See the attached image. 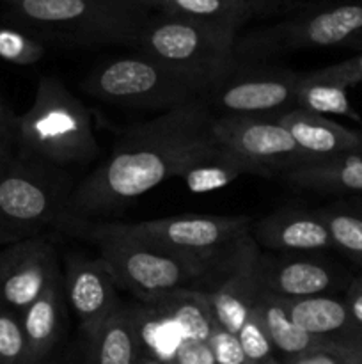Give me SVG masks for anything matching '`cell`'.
I'll return each instance as SVG.
<instances>
[{"label":"cell","instance_id":"cell-14","mask_svg":"<svg viewBox=\"0 0 362 364\" xmlns=\"http://www.w3.org/2000/svg\"><path fill=\"white\" fill-rule=\"evenodd\" d=\"M64 294L85 338L98 331L123 306L116 279L102 258L73 252L62 274Z\"/></svg>","mask_w":362,"mask_h":364},{"label":"cell","instance_id":"cell-19","mask_svg":"<svg viewBox=\"0 0 362 364\" xmlns=\"http://www.w3.org/2000/svg\"><path fill=\"white\" fill-rule=\"evenodd\" d=\"M62 276L20 315L27 341V364H39L59 343L66 318Z\"/></svg>","mask_w":362,"mask_h":364},{"label":"cell","instance_id":"cell-7","mask_svg":"<svg viewBox=\"0 0 362 364\" xmlns=\"http://www.w3.org/2000/svg\"><path fill=\"white\" fill-rule=\"evenodd\" d=\"M236 39L229 32L153 11L133 46L169 70L201 82L209 92L240 66Z\"/></svg>","mask_w":362,"mask_h":364},{"label":"cell","instance_id":"cell-28","mask_svg":"<svg viewBox=\"0 0 362 364\" xmlns=\"http://www.w3.org/2000/svg\"><path fill=\"white\" fill-rule=\"evenodd\" d=\"M45 55L46 46L41 39L20 28L0 25V59L14 66H32Z\"/></svg>","mask_w":362,"mask_h":364},{"label":"cell","instance_id":"cell-26","mask_svg":"<svg viewBox=\"0 0 362 364\" xmlns=\"http://www.w3.org/2000/svg\"><path fill=\"white\" fill-rule=\"evenodd\" d=\"M295 105L297 109L316 114V116L327 117V114H336V116L350 117V119L362 123L361 114L353 109L350 98H348L346 87L329 84V82L311 80V78L304 77V73H300Z\"/></svg>","mask_w":362,"mask_h":364},{"label":"cell","instance_id":"cell-30","mask_svg":"<svg viewBox=\"0 0 362 364\" xmlns=\"http://www.w3.org/2000/svg\"><path fill=\"white\" fill-rule=\"evenodd\" d=\"M236 338L240 341L241 348H243L245 358L248 359L251 364H258L273 358L275 348H273L272 340H270L261 318H259L254 309H252L248 318L243 322V326L238 329Z\"/></svg>","mask_w":362,"mask_h":364},{"label":"cell","instance_id":"cell-39","mask_svg":"<svg viewBox=\"0 0 362 364\" xmlns=\"http://www.w3.org/2000/svg\"><path fill=\"white\" fill-rule=\"evenodd\" d=\"M137 364H165V363L158 361V359L151 358V355H148V354H144V352H142L141 359H138V363H137Z\"/></svg>","mask_w":362,"mask_h":364},{"label":"cell","instance_id":"cell-1","mask_svg":"<svg viewBox=\"0 0 362 364\" xmlns=\"http://www.w3.org/2000/svg\"><path fill=\"white\" fill-rule=\"evenodd\" d=\"M213 117L208 103L197 100L124 132L110 155L73 188L66 217L91 220L110 215L176 178L213 141Z\"/></svg>","mask_w":362,"mask_h":364},{"label":"cell","instance_id":"cell-23","mask_svg":"<svg viewBox=\"0 0 362 364\" xmlns=\"http://www.w3.org/2000/svg\"><path fill=\"white\" fill-rule=\"evenodd\" d=\"M128 308L142 352L165 364H174L183 343V333L176 320L156 301L138 302Z\"/></svg>","mask_w":362,"mask_h":364},{"label":"cell","instance_id":"cell-15","mask_svg":"<svg viewBox=\"0 0 362 364\" xmlns=\"http://www.w3.org/2000/svg\"><path fill=\"white\" fill-rule=\"evenodd\" d=\"M263 288L284 301L334 295L343 287V276L329 262L304 255L261 256Z\"/></svg>","mask_w":362,"mask_h":364},{"label":"cell","instance_id":"cell-20","mask_svg":"<svg viewBox=\"0 0 362 364\" xmlns=\"http://www.w3.org/2000/svg\"><path fill=\"white\" fill-rule=\"evenodd\" d=\"M245 174L265 176L259 167H256L248 160L241 159L236 153L219 146L213 139L208 146L195 153L181 167L176 178L183 181L185 187L192 194H208V192L227 187Z\"/></svg>","mask_w":362,"mask_h":364},{"label":"cell","instance_id":"cell-4","mask_svg":"<svg viewBox=\"0 0 362 364\" xmlns=\"http://www.w3.org/2000/svg\"><path fill=\"white\" fill-rule=\"evenodd\" d=\"M60 224L96 244L117 287L138 302H155L176 290L195 288L212 267L146 242L105 233L91 220L66 217Z\"/></svg>","mask_w":362,"mask_h":364},{"label":"cell","instance_id":"cell-38","mask_svg":"<svg viewBox=\"0 0 362 364\" xmlns=\"http://www.w3.org/2000/svg\"><path fill=\"white\" fill-rule=\"evenodd\" d=\"M119 2L131 4V6H137V7H142V9L153 11V0H119Z\"/></svg>","mask_w":362,"mask_h":364},{"label":"cell","instance_id":"cell-32","mask_svg":"<svg viewBox=\"0 0 362 364\" xmlns=\"http://www.w3.org/2000/svg\"><path fill=\"white\" fill-rule=\"evenodd\" d=\"M283 364H362V347H329L286 358Z\"/></svg>","mask_w":362,"mask_h":364},{"label":"cell","instance_id":"cell-17","mask_svg":"<svg viewBox=\"0 0 362 364\" xmlns=\"http://www.w3.org/2000/svg\"><path fill=\"white\" fill-rule=\"evenodd\" d=\"M279 121L312 162L346 153H362V130H351L329 117L302 109L283 114Z\"/></svg>","mask_w":362,"mask_h":364},{"label":"cell","instance_id":"cell-29","mask_svg":"<svg viewBox=\"0 0 362 364\" xmlns=\"http://www.w3.org/2000/svg\"><path fill=\"white\" fill-rule=\"evenodd\" d=\"M0 364H27V341L20 315L0 306Z\"/></svg>","mask_w":362,"mask_h":364},{"label":"cell","instance_id":"cell-22","mask_svg":"<svg viewBox=\"0 0 362 364\" xmlns=\"http://www.w3.org/2000/svg\"><path fill=\"white\" fill-rule=\"evenodd\" d=\"M254 311L261 318L270 340H272L273 348L286 358H297V355L309 354V352L322 350L329 347H339V343L322 340L312 334L305 333L304 329L295 323L291 318L287 302L270 291H263L259 295L258 302L254 306ZM346 347V345H343Z\"/></svg>","mask_w":362,"mask_h":364},{"label":"cell","instance_id":"cell-11","mask_svg":"<svg viewBox=\"0 0 362 364\" xmlns=\"http://www.w3.org/2000/svg\"><path fill=\"white\" fill-rule=\"evenodd\" d=\"M300 73L266 63H240L204 96L209 109L220 116L280 117L297 109L295 96Z\"/></svg>","mask_w":362,"mask_h":364},{"label":"cell","instance_id":"cell-41","mask_svg":"<svg viewBox=\"0 0 362 364\" xmlns=\"http://www.w3.org/2000/svg\"><path fill=\"white\" fill-rule=\"evenodd\" d=\"M4 2H9V0H4Z\"/></svg>","mask_w":362,"mask_h":364},{"label":"cell","instance_id":"cell-34","mask_svg":"<svg viewBox=\"0 0 362 364\" xmlns=\"http://www.w3.org/2000/svg\"><path fill=\"white\" fill-rule=\"evenodd\" d=\"M16 146V119L0 100V162L13 156Z\"/></svg>","mask_w":362,"mask_h":364},{"label":"cell","instance_id":"cell-16","mask_svg":"<svg viewBox=\"0 0 362 364\" xmlns=\"http://www.w3.org/2000/svg\"><path fill=\"white\" fill-rule=\"evenodd\" d=\"M251 235L259 247L280 255H314L334 249L318 210L286 206L254 220Z\"/></svg>","mask_w":362,"mask_h":364},{"label":"cell","instance_id":"cell-6","mask_svg":"<svg viewBox=\"0 0 362 364\" xmlns=\"http://www.w3.org/2000/svg\"><path fill=\"white\" fill-rule=\"evenodd\" d=\"M344 48L362 53V0H336L305 7L284 20L238 36L240 63H266L298 50Z\"/></svg>","mask_w":362,"mask_h":364},{"label":"cell","instance_id":"cell-18","mask_svg":"<svg viewBox=\"0 0 362 364\" xmlns=\"http://www.w3.org/2000/svg\"><path fill=\"white\" fill-rule=\"evenodd\" d=\"M286 302L291 318L305 333L346 347H362V329L343 297L318 295Z\"/></svg>","mask_w":362,"mask_h":364},{"label":"cell","instance_id":"cell-2","mask_svg":"<svg viewBox=\"0 0 362 364\" xmlns=\"http://www.w3.org/2000/svg\"><path fill=\"white\" fill-rule=\"evenodd\" d=\"M18 153L48 166H85L99 155L91 112L57 77H43L27 112L16 119Z\"/></svg>","mask_w":362,"mask_h":364},{"label":"cell","instance_id":"cell-24","mask_svg":"<svg viewBox=\"0 0 362 364\" xmlns=\"http://www.w3.org/2000/svg\"><path fill=\"white\" fill-rule=\"evenodd\" d=\"M142 355L130 308L121 306L98 331L87 336L84 364H137Z\"/></svg>","mask_w":362,"mask_h":364},{"label":"cell","instance_id":"cell-12","mask_svg":"<svg viewBox=\"0 0 362 364\" xmlns=\"http://www.w3.org/2000/svg\"><path fill=\"white\" fill-rule=\"evenodd\" d=\"M212 134L216 144L254 164L265 178H280L293 167L312 162L279 117L215 116Z\"/></svg>","mask_w":362,"mask_h":364},{"label":"cell","instance_id":"cell-27","mask_svg":"<svg viewBox=\"0 0 362 364\" xmlns=\"http://www.w3.org/2000/svg\"><path fill=\"white\" fill-rule=\"evenodd\" d=\"M318 212L325 220L334 249L362 269V206L336 203Z\"/></svg>","mask_w":362,"mask_h":364},{"label":"cell","instance_id":"cell-33","mask_svg":"<svg viewBox=\"0 0 362 364\" xmlns=\"http://www.w3.org/2000/svg\"><path fill=\"white\" fill-rule=\"evenodd\" d=\"M209 348H212L215 364H251L245 358L236 334L229 333L220 326H216L209 338Z\"/></svg>","mask_w":362,"mask_h":364},{"label":"cell","instance_id":"cell-40","mask_svg":"<svg viewBox=\"0 0 362 364\" xmlns=\"http://www.w3.org/2000/svg\"><path fill=\"white\" fill-rule=\"evenodd\" d=\"M258 364H283V363L277 361L275 358H270V359H266V361H261V363H258Z\"/></svg>","mask_w":362,"mask_h":364},{"label":"cell","instance_id":"cell-31","mask_svg":"<svg viewBox=\"0 0 362 364\" xmlns=\"http://www.w3.org/2000/svg\"><path fill=\"white\" fill-rule=\"evenodd\" d=\"M304 77L311 78V80L343 85L346 89L353 87V85L362 84V53H357V55L341 60V63L330 64V66L307 71V73H304Z\"/></svg>","mask_w":362,"mask_h":364},{"label":"cell","instance_id":"cell-21","mask_svg":"<svg viewBox=\"0 0 362 364\" xmlns=\"http://www.w3.org/2000/svg\"><path fill=\"white\" fill-rule=\"evenodd\" d=\"M286 183L329 196L362 194V153L302 164L283 174Z\"/></svg>","mask_w":362,"mask_h":364},{"label":"cell","instance_id":"cell-10","mask_svg":"<svg viewBox=\"0 0 362 364\" xmlns=\"http://www.w3.org/2000/svg\"><path fill=\"white\" fill-rule=\"evenodd\" d=\"M261 256V247L247 231L209 267L194 288L206 295L216 323L229 333H238L265 291Z\"/></svg>","mask_w":362,"mask_h":364},{"label":"cell","instance_id":"cell-8","mask_svg":"<svg viewBox=\"0 0 362 364\" xmlns=\"http://www.w3.org/2000/svg\"><path fill=\"white\" fill-rule=\"evenodd\" d=\"M82 85L92 98L110 105L165 112L204 100L208 95L201 82L138 52L105 60L85 77Z\"/></svg>","mask_w":362,"mask_h":364},{"label":"cell","instance_id":"cell-36","mask_svg":"<svg viewBox=\"0 0 362 364\" xmlns=\"http://www.w3.org/2000/svg\"><path fill=\"white\" fill-rule=\"evenodd\" d=\"M343 299L357 326L362 329V272L348 283Z\"/></svg>","mask_w":362,"mask_h":364},{"label":"cell","instance_id":"cell-35","mask_svg":"<svg viewBox=\"0 0 362 364\" xmlns=\"http://www.w3.org/2000/svg\"><path fill=\"white\" fill-rule=\"evenodd\" d=\"M174 364H215L209 343L185 340L177 350Z\"/></svg>","mask_w":362,"mask_h":364},{"label":"cell","instance_id":"cell-42","mask_svg":"<svg viewBox=\"0 0 362 364\" xmlns=\"http://www.w3.org/2000/svg\"><path fill=\"white\" fill-rule=\"evenodd\" d=\"M39 364H41V363H39Z\"/></svg>","mask_w":362,"mask_h":364},{"label":"cell","instance_id":"cell-5","mask_svg":"<svg viewBox=\"0 0 362 364\" xmlns=\"http://www.w3.org/2000/svg\"><path fill=\"white\" fill-rule=\"evenodd\" d=\"M71 180L64 169L28 156L0 162V244L35 238L67 213Z\"/></svg>","mask_w":362,"mask_h":364},{"label":"cell","instance_id":"cell-25","mask_svg":"<svg viewBox=\"0 0 362 364\" xmlns=\"http://www.w3.org/2000/svg\"><path fill=\"white\" fill-rule=\"evenodd\" d=\"M153 11L187 18L234 36H240L243 25L254 18L243 0H153Z\"/></svg>","mask_w":362,"mask_h":364},{"label":"cell","instance_id":"cell-13","mask_svg":"<svg viewBox=\"0 0 362 364\" xmlns=\"http://www.w3.org/2000/svg\"><path fill=\"white\" fill-rule=\"evenodd\" d=\"M62 276L57 252L41 237L0 251V306L21 315Z\"/></svg>","mask_w":362,"mask_h":364},{"label":"cell","instance_id":"cell-9","mask_svg":"<svg viewBox=\"0 0 362 364\" xmlns=\"http://www.w3.org/2000/svg\"><path fill=\"white\" fill-rule=\"evenodd\" d=\"M254 220L245 215H176L142 223H94L117 237L133 238L187 258L213 263L247 231Z\"/></svg>","mask_w":362,"mask_h":364},{"label":"cell","instance_id":"cell-3","mask_svg":"<svg viewBox=\"0 0 362 364\" xmlns=\"http://www.w3.org/2000/svg\"><path fill=\"white\" fill-rule=\"evenodd\" d=\"M14 21L67 46H133L153 11L119 0H9Z\"/></svg>","mask_w":362,"mask_h":364},{"label":"cell","instance_id":"cell-37","mask_svg":"<svg viewBox=\"0 0 362 364\" xmlns=\"http://www.w3.org/2000/svg\"><path fill=\"white\" fill-rule=\"evenodd\" d=\"M251 7L254 18L275 16L286 11L287 0H243Z\"/></svg>","mask_w":362,"mask_h":364}]
</instances>
